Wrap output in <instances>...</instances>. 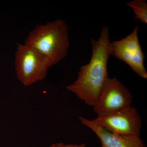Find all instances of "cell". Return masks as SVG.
I'll list each match as a JSON object with an SVG mask.
<instances>
[{"label": "cell", "mask_w": 147, "mask_h": 147, "mask_svg": "<svg viewBox=\"0 0 147 147\" xmlns=\"http://www.w3.org/2000/svg\"><path fill=\"white\" fill-rule=\"evenodd\" d=\"M92 121L97 125L115 134L140 136L142 119L137 109L131 106L123 111L98 114Z\"/></svg>", "instance_id": "4"}, {"label": "cell", "mask_w": 147, "mask_h": 147, "mask_svg": "<svg viewBox=\"0 0 147 147\" xmlns=\"http://www.w3.org/2000/svg\"><path fill=\"white\" fill-rule=\"evenodd\" d=\"M24 44L42 55L52 67L67 55L69 46L68 26L61 19L37 25L29 33Z\"/></svg>", "instance_id": "2"}, {"label": "cell", "mask_w": 147, "mask_h": 147, "mask_svg": "<svg viewBox=\"0 0 147 147\" xmlns=\"http://www.w3.org/2000/svg\"><path fill=\"white\" fill-rule=\"evenodd\" d=\"M82 124L94 132L100 139L101 147H146L139 136L115 134L97 125L92 120L79 117Z\"/></svg>", "instance_id": "7"}, {"label": "cell", "mask_w": 147, "mask_h": 147, "mask_svg": "<svg viewBox=\"0 0 147 147\" xmlns=\"http://www.w3.org/2000/svg\"><path fill=\"white\" fill-rule=\"evenodd\" d=\"M50 147H86V145L84 144H65L63 143H59L53 144Z\"/></svg>", "instance_id": "9"}, {"label": "cell", "mask_w": 147, "mask_h": 147, "mask_svg": "<svg viewBox=\"0 0 147 147\" xmlns=\"http://www.w3.org/2000/svg\"><path fill=\"white\" fill-rule=\"evenodd\" d=\"M14 65L16 77L25 86L42 81L51 67L47 60L24 44H17Z\"/></svg>", "instance_id": "3"}, {"label": "cell", "mask_w": 147, "mask_h": 147, "mask_svg": "<svg viewBox=\"0 0 147 147\" xmlns=\"http://www.w3.org/2000/svg\"><path fill=\"white\" fill-rule=\"evenodd\" d=\"M91 58L89 62L81 67L77 79L66 87L87 105H94L109 77L108 59L111 55L109 30L104 26L96 40H91Z\"/></svg>", "instance_id": "1"}, {"label": "cell", "mask_w": 147, "mask_h": 147, "mask_svg": "<svg viewBox=\"0 0 147 147\" xmlns=\"http://www.w3.org/2000/svg\"><path fill=\"white\" fill-rule=\"evenodd\" d=\"M138 32L137 26L125 37L111 42V55L123 61L138 76L146 79L147 72L144 65L145 55L139 43Z\"/></svg>", "instance_id": "5"}, {"label": "cell", "mask_w": 147, "mask_h": 147, "mask_svg": "<svg viewBox=\"0 0 147 147\" xmlns=\"http://www.w3.org/2000/svg\"><path fill=\"white\" fill-rule=\"evenodd\" d=\"M127 5L134 11L135 20L147 24V4L145 0H134L127 3Z\"/></svg>", "instance_id": "8"}, {"label": "cell", "mask_w": 147, "mask_h": 147, "mask_svg": "<svg viewBox=\"0 0 147 147\" xmlns=\"http://www.w3.org/2000/svg\"><path fill=\"white\" fill-rule=\"evenodd\" d=\"M132 102L128 89L116 78H109L93 107L98 115L126 110L131 107Z\"/></svg>", "instance_id": "6"}]
</instances>
